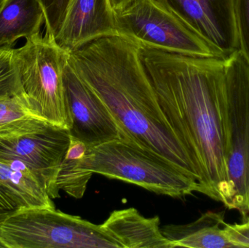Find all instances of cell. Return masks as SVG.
I'll list each match as a JSON object with an SVG mask.
<instances>
[{"instance_id":"obj_14","label":"cell","mask_w":249,"mask_h":248,"mask_svg":"<svg viewBox=\"0 0 249 248\" xmlns=\"http://www.w3.org/2000/svg\"><path fill=\"white\" fill-rule=\"evenodd\" d=\"M45 14L39 0H1L0 48H12L20 39L40 34Z\"/></svg>"},{"instance_id":"obj_23","label":"cell","mask_w":249,"mask_h":248,"mask_svg":"<svg viewBox=\"0 0 249 248\" xmlns=\"http://www.w3.org/2000/svg\"><path fill=\"white\" fill-rule=\"evenodd\" d=\"M133 1V0H109L114 12L122 10Z\"/></svg>"},{"instance_id":"obj_12","label":"cell","mask_w":249,"mask_h":248,"mask_svg":"<svg viewBox=\"0 0 249 248\" xmlns=\"http://www.w3.org/2000/svg\"><path fill=\"white\" fill-rule=\"evenodd\" d=\"M160 224L159 217L146 218L130 208L113 211L101 225L121 248H174Z\"/></svg>"},{"instance_id":"obj_7","label":"cell","mask_w":249,"mask_h":248,"mask_svg":"<svg viewBox=\"0 0 249 248\" xmlns=\"http://www.w3.org/2000/svg\"><path fill=\"white\" fill-rule=\"evenodd\" d=\"M117 34L141 46L192 56L218 58L213 50L158 0H133L115 12Z\"/></svg>"},{"instance_id":"obj_13","label":"cell","mask_w":249,"mask_h":248,"mask_svg":"<svg viewBox=\"0 0 249 248\" xmlns=\"http://www.w3.org/2000/svg\"><path fill=\"white\" fill-rule=\"evenodd\" d=\"M224 223L225 213L208 212L190 224L163 226L161 231L174 248H236L221 229Z\"/></svg>"},{"instance_id":"obj_20","label":"cell","mask_w":249,"mask_h":248,"mask_svg":"<svg viewBox=\"0 0 249 248\" xmlns=\"http://www.w3.org/2000/svg\"><path fill=\"white\" fill-rule=\"evenodd\" d=\"M235 16L239 50L249 62V0H235Z\"/></svg>"},{"instance_id":"obj_2","label":"cell","mask_w":249,"mask_h":248,"mask_svg":"<svg viewBox=\"0 0 249 248\" xmlns=\"http://www.w3.org/2000/svg\"><path fill=\"white\" fill-rule=\"evenodd\" d=\"M141 45L119 34L95 39L69 55L79 77L105 103L121 139L160 156L203 189V179L158 101L140 56Z\"/></svg>"},{"instance_id":"obj_1","label":"cell","mask_w":249,"mask_h":248,"mask_svg":"<svg viewBox=\"0 0 249 248\" xmlns=\"http://www.w3.org/2000/svg\"><path fill=\"white\" fill-rule=\"evenodd\" d=\"M161 109L203 179L202 194L231 209L225 61L141 46Z\"/></svg>"},{"instance_id":"obj_24","label":"cell","mask_w":249,"mask_h":248,"mask_svg":"<svg viewBox=\"0 0 249 248\" xmlns=\"http://www.w3.org/2000/svg\"><path fill=\"white\" fill-rule=\"evenodd\" d=\"M0 248H4L1 242H0Z\"/></svg>"},{"instance_id":"obj_22","label":"cell","mask_w":249,"mask_h":248,"mask_svg":"<svg viewBox=\"0 0 249 248\" xmlns=\"http://www.w3.org/2000/svg\"><path fill=\"white\" fill-rule=\"evenodd\" d=\"M16 210L14 204L0 190V221Z\"/></svg>"},{"instance_id":"obj_19","label":"cell","mask_w":249,"mask_h":248,"mask_svg":"<svg viewBox=\"0 0 249 248\" xmlns=\"http://www.w3.org/2000/svg\"><path fill=\"white\" fill-rule=\"evenodd\" d=\"M45 14L46 34L54 39L59 33L70 0H39Z\"/></svg>"},{"instance_id":"obj_9","label":"cell","mask_w":249,"mask_h":248,"mask_svg":"<svg viewBox=\"0 0 249 248\" xmlns=\"http://www.w3.org/2000/svg\"><path fill=\"white\" fill-rule=\"evenodd\" d=\"M64 103L70 136L88 148L121 138L105 103L67 63L64 71Z\"/></svg>"},{"instance_id":"obj_17","label":"cell","mask_w":249,"mask_h":248,"mask_svg":"<svg viewBox=\"0 0 249 248\" xmlns=\"http://www.w3.org/2000/svg\"><path fill=\"white\" fill-rule=\"evenodd\" d=\"M88 147L81 141L71 137L70 146L61 163L57 178V187L70 196L80 199L84 196L90 179L79 168L80 161L86 155Z\"/></svg>"},{"instance_id":"obj_15","label":"cell","mask_w":249,"mask_h":248,"mask_svg":"<svg viewBox=\"0 0 249 248\" xmlns=\"http://www.w3.org/2000/svg\"><path fill=\"white\" fill-rule=\"evenodd\" d=\"M0 190L18 210L32 207L55 208L40 181L22 163L0 160Z\"/></svg>"},{"instance_id":"obj_10","label":"cell","mask_w":249,"mask_h":248,"mask_svg":"<svg viewBox=\"0 0 249 248\" xmlns=\"http://www.w3.org/2000/svg\"><path fill=\"white\" fill-rule=\"evenodd\" d=\"M227 60L239 50L235 0H158Z\"/></svg>"},{"instance_id":"obj_5","label":"cell","mask_w":249,"mask_h":248,"mask_svg":"<svg viewBox=\"0 0 249 248\" xmlns=\"http://www.w3.org/2000/svg\"><path fill=\"white\" fill-rule=\"evenodd\" d=\"M26 40L13 49L23 96L38 116L67 128L63 76L70 54L47 34Z\"/></svg>"},{"instance_id":"obj_4","label":"cell","mask_w":249,"mask_h":248,"mask_svg":"<svg viewBox=\"0 0 249 248\" xmlns=\"http://www.w3.org/2000/svg\"><path fill=\"white\" fill-rule=\"evenodd\" d=\"M7 248H121L102 225L55 208H20L0 221Z\"/></svg>"},{"instance_id":"obj_21","label":"cell","mask_w":249,"mask_h":248,"mask_svg":"<svg viewBox=\"0 0 249 248\" xmlns=\"http://www.w3.org/2000/svg\"><path fill=\"white\" fill-rule=\"evenodd\" d=\"M224 230L231 241L236 248H249V219L243 224H228L224 223Z\"/></svg>"},{"instance_id":"obj_11","label":"cell","mask_w":249,"mask_h":248,"mask_svg":"<svg viewBox=\"0 0 249 248\" xmlns=\"http://www.w3.org/2000/svg\"><path fill=\"white\" fill-rule=\"evenodd\" d=\"M117 34L115 12L109 0H70L56 43L66 52Z\"/></svg>"},{"instance_id":"obj_3","label":"cell","mask_w":249,"mask_h":248,"mask_svg":"<svg viewBox=\"0 0 249 248\" xmlns=\"http://www.w3.org/2000/svg\"><path fill=\"white\" fill-rule=\"evenodd\" d=\"M90 179L99 174L171 198L199 192V185L160 156L118 138L88 148L79 165Z\"/></svg>"},{"instance_id":"obj_18","label":"cell","mask_w":249,"mask_h":248,"mask_svg":"<svg viewBox=\"0 0 249 248\" xmlns=\"http://www.w3.org/2000/svg\"><path fill=\"white\" fill-rule=\"evenodd\" d=\"M23 94L13 48H0V96Z\"/></svg>"},{"instance_id":"obj_6","label":"cell","mask_w":249,"mask_h":248,"mask_svg":"<svg viewBox=\"0 0 249 248\" xmlns=\"http://www.w3.org/2000/svg\"><path fill=\"white\" fill-rule=\"evenodd\" d=\"M228 150L231 209L249 213V62L242 52L225 61Z\"/></svg>"},{"instance_id":"obj_8","label":"cell","mask_w":249,"mask_h":248,"mask_svg":"<svg viewBox=\"0 0 249 248\" xmlns=\"http://www.w3.org/2000/svg\"><path fill=\"white\" fill-rule=\"evenodd\" d=\"M71 141L67 128L54 125L32 133L0 139V160L29 167L51 199L59 197L57 178Z\"/></svg>"},{"instance_id":"obj_16","label":"cell","mask_w":249,"mask_h":248,"mask_svg":"<svg viewBox=\"0 0 249 248\" xmlns=\"http://www.w3.org/2000/svg\"><path fill=\"white\" fill-rule=\"evenodd\" d=\"M50 125L32 110L23 94L0 96V139L32 133Z\"/></svg>"}]
</instances>
